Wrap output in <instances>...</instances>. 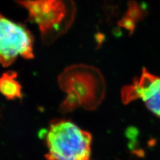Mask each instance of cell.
<instances>
[{
	"label": "cell",
	"mask_w": 160,
	"mask_h": 160,
	"mask_svg": "<svg viewBox=\"0 0 160 160\" xmlns=\"http://www.w3.org/2000/svg\"><path fill=\"white\" fill-rule=\"evenodd\" d=\"M44 139L47 160H91L92 134L70 120L52 119Z\"/></svg>",
	"instance_id": "cell-2"
},
{
	"label": "cell",
	"mask_w": 160,
	"mask_h": 160,
	"mask_svg": "<svg viewBox=\"0 0 160 160\" xmlns=\"http://www.w3.org/2000/svg\"><path fill=\"white\" fill-rule=\"evenodd\" d=\"M34 38L25 25L10 20L0 13V64L8 67L19 56L34 58Z\"/></svg>",
	"instance_id": "cell-4"
},
{
	"label": "cell",
	"mask_w": 160,
	"mask_h": 160,
	"mask_svg": "<svg viewBox=\"0 0 160 160\" xmlns=\"http://www.w3.org/2000/svg\"><path fill=\"white\" fill-rule=\"evenodd\" d=\"M36 23L44 44L49 46L71 28L76 13L73 0H16Z\"/></svg>",
	"instance_id": "cell-1"
},
{
	"label": "cell",
	"mask_w": 160,
	"mask_h": 160,
	"mask_svg": "<svg viewBox=\"0 0 160 160\" xmlns=\"http://www.w3.org/2000/svg\"><path fill=\"white\" fill-rule=\"evenodd\" d=\"M139 135V131L136 128L129 127L126 131V137L132 141H136Z\"/></svg>",
	"instance_id": "cell-8"
},
{
	"label": "cell",
	"mask_w": 160,
	"mask_h": 160,
	"mask_svg": "<svg viewBox=\"0 0 160 160\" xmlns=\"http://www.w3.org/2000/svg\"><path fill=\"white\" fill-rule=\"evenodd\" d=\"M18 73L8 71L0 77V93L8 100L22 98V86L17 80Z\"/></svg>",
	"instance_id": "cell-6"
},
{
	"label": "cell",
	"mask_w": 160,
	"mask_h": 160,
	"mask_svg": "<svg viewBox=\"0 0 160 160\" xmlns=\"http://www.w3.org/2000/svg\"><path fill=\"white\" fill-rule=\"evenodd\" d=\"M160 89V78L143 69L141 76L134 79L132 84L124 86L122 90V102L128 104L137 99L147 102Z\"/></svg>",
	"instance_id": "cell-5"
},
{
	"label": "cell",
	"mask_w": 160,
	"mask_h": 160,
	"mask_svg": "<svg viewBox=\"0 0 160 160\" xmlns=\"http://www.w3.org/2000/svg\"><path fill=\"white\" fill-rule=\"evenodd\" d=\"M60 89L77 99L80 107L94 111L106 96V85L99 70L92 66L75 64L68 66L59 74Z\"/></svg>",
	"instance_id": "cell-3"
},
{
	"label": "cell",
	"mask_w": 160,
	"mask_h": 160,
	"mask_svg": "<svg viewBox=\"0 0 160 160\" xmlns=\"http://www.w3.org/2000/svg\"><path fill=\"white\" fill-rule=\"evenodd\" d=\"M146 105L150 112L160 118V89L152 98L146 102Z\"/></svg>",
	"instance_id": "cell-7"
}]
</instances>
